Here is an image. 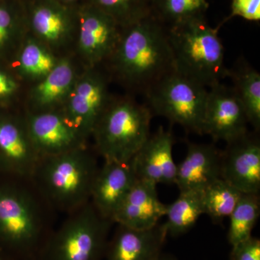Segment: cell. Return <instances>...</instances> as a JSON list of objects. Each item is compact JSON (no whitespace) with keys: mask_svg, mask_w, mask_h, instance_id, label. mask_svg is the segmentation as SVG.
Returning <instances> with one entry per match:
<instances>
[{"mask_svg":"<svg viewBox=\"0 0 260 260\" xmlns=\"http://www.w3.org/2000/svg\"><path fill=\"white\" fill-rule=\"evenodd\" d=\"M105 64L109 79L122 85L129 95L145 97L176 72L167 27L151 14L121 28L119 42Z\"/></svg>","mask_w":260,"mask_h":260,"instance_id":"1","label":"cell"},{"mask_svg":"<svg viewBox=\"0 0 260 260\" xmlns=\"http://www.w3.org/2000/svg\"><path fill=\"white\" fill-rule=\"evenodd\" d=\"M218 28H212L205 16L167 27L176 72L193 81L211 88L228 77L225 50Z\"/></svg>","mask_w":260,"mask_h":260,"instance_id":"2","label":"cell"},{"mask_svg":"<svg viewBox=\"0 0 260 260\" xmlns=\"http://www.w3.org/2000/svg\"><path fill=\"white\" fill-rule=\"evenodd\" d=\"M99 167L86 147L40 158L32 179L54 206L72 212L90 202Z\"/></svg>","mask_w":260,"mask_h":260,"instance_id":"3","label":"cell"},{"mask_svg":"<svg viewBox=\"0 0 260 260\" xmlns=\"http://www.w3.org/2000/svg\"><path fill=\"white\" fill-rule=\"evenodd\" d=\"M49 237L31 193L18 184H0V248L15 260H44Z\"/></svg>","mask_w":260,"mask_h":260,"instance_id":"4","label":"cell"},{"mask_svg":"<svg viewBox=\"0 0 260 260\" xmlns=\"http://www.w3.org/2000/svg\"><path fill=\"white\" fill-rule=\"evenodd\" d=\"M153 114L133 95L112 98L93 132L104 161H130L150 137Z\"/></svg>","mask_w":260,"mask_h":260,"instance_id":"5","label":"cell"},{"mask_svg":"<svg viewBox=\"0 0 260 260\" xmlns=\"http://www.w3.org/2000/svg\"><path fill=\"white\" fill-rule=\"evenodd\" d=\"M112 223L89 202L70 213L66 221L50 236L44 260H100L107 251Z\"/></svg>","mask_w":260,"mask_h":260,"instance_id":"6","label":"cell"},{"mask_svg":"<svg viewBox=\"0 0 260 260\" xmlns=\"http://www.w3.org/2000/svg\"><path fill=\"white\" fill-rule=\"evenodd\" d=\"M208 90L177 72L168 75L145 96V104L155 115L203 135V120Z\"/></svg>","mask_w":260,"mask_h":260,"instance_id":"7","label":"cell"},{"mask_svg":"<svg viewBox=\"0 0 260 260\" xmlns=\"http://www.w3.org/2000/svg\"><path fill=\"white\" fill-rule=\"evenodd\" d=\"M77 79L61 110L68 121L86 141L93 134L98 121L110 102L108 75L96 68H88Z\"/></svg>","mask_w":260,"mask_h":260,"instance_id":"8","label":"cell"},{"mask_svg":"<svg viewBox=\"0 0 260 260\" xmlns=\"http://www.w3.org/2000/svg\"><path fill=\"white\" fill-rule=\"evenodd\" d=\"M245 111L232 87L221 83L208 90L203 120V135L215 141L231 143L248 133Z\"/></svg>","mask_w":260,"mask_h":260,"instance_id":"9","label":"cell"},{"mask_svg":"<svg viewBox=\"0 0 260 260\" xmlns=\"http://www.w3.org/2000/svg\"><path fill=\"white\" fill-rule=\"evenodd\" d=\"M25 121L32 144L40 158L85 146V140L61 109L30 112Z\"/></svg>","mask_w":260,"mask_h":260,"instance_id":"10","label":"cell"},{"mask_svg":"<svg viewBox=\"0 0 260 260\" xmlns=\"http://www.w3.org/2000/svg\"><path fill=\"white\" fill-rule=\"evenodd\" d=\"M222 151L221 179L243 194L260 191V142L248 132Z\"/></svg>","mask_w":260,"mask_h":260,"instance_id":"11","label":"cell"},{"mask_svg":"<svg viewBox=\"0 0 260 260\" xmlns=\"http://www.w3.org/2000/svg\"><path fill=\"white\" fill-rule=\"evenodd\" d=\"M39 160L25 121L0 116V170L18 179H30Z\"/></svg>","mask_w":260,"mask_h":260,"instance_id":"12","label":"cell"},{"mask_svg":"<svg viewBox=\"0 0 260 260\" xmlns=\"http://www.w3.org/2000/svg\"><path fill=\"white\" fill-rule=\"evenodd\" d=\"M138 179L133 160L104 161L94 180L90 202L102 217L112 221L116 210Z\"/></svg>","mask_w":260,"mask_h":260,"instance_id":"13","label":"cell"},{"mask_svg":"<svg viewBox=\"0 0 260 260\" xmlns=\"http://www.w3.org/2000/svg\"><path fill=\"white\" fill-rule=\"evenodd\" d=\"M121 28L102 10L85 15L80 22L78 49L88 68L105 63L116 47Z\"/></svg>","mask_w":260,"mask_h":260,"instance_id":"14","label":"cell"},{"mask_svg":"<svg viewBox=\"0 0 260 260\" xmlns=\"http://www.w3.org/2000/svg\"><path fill=\"white\" fill-rule=\"evenodd\" d=\"M174 138L160 126L132 159L138 179L155 184H175L177 165L173 158Z\"/></svg>","mask_w":260,"mask_h":260,"instance_id":"15","label":"cell"},{"mask_svg":"<svg viewBox=\"0 0 260 260\" xmlns=\"http://www.w3.org/2000/svg\"><path fill=\"white\" fill-rule=\"evenodd\" d=\"M156 186L138 179L113 216V223L139 230L158 225L166 216L167 205L159 200Z\"/></svg>","mask_w":260,"mask_h":260,"instance_id":"16","label":"cell"},{"mask_svg":"<svg viewBox=\"0 0 260 260\" xmlns=\"http://www.w3.org/2000/svg\"><path fill=\"white\" fill-rule=\"evenodd\" d=\"M222 151L215 145L189 143L185 158L177 165L175 184L180 192L203 191L221 178Z\"/></svg>","mask_w":260,"mask_h":260,"instance_id":"17","label":"cell"},{"mask_svg":"<svg viewBox=\"0 0 260 260\" xmlns=\"http://www.w3.org/2000/svg\"><path fill=\"white\" fill-rule=\"evenodd\" d=\"M118 225L107 245V260L158 259L168 236L164 224L144 230Z\"/></svg>","mask_w":260,"mask_h":260,"instance_id":"18","label":"cell"},{"mask_svg":"<svg viewBox=\"0 0 260 260\" xmlns=\"http://www.w3.org/2000/svg\"><path fill=\"white\" fill-rule=\"evenodd\" d=\"M77 79L71 61L68 59H59L54 69L38 81L30 92V112L61 109Z\"/></svg>","mask_w":260,"mask_h":260,"instance_id":"19","label":"cell"},{"mask_svg":"<svg viewBox=\"0 0 260 260\" xmlns=\"http://www.w3.org/2000/svg\"><path fill=\"white\" fill-rule=\"evenodd\" d=\"M228 77L232 80V88L242 103L249 124L254 131L260 129V74L257 70L239 59L234 68L229 69Z\"/></svg>","mask_w":260,"mask_h":260,"instance_id":"20","label":"cell"},{"mask_svg":"<svg viewBox=\"0 0 260 260\" xmlns=\"http://www.w3.org/2000/svg\"><path fill=\"white\" fill-rule=\"evenodd\" d=\"M203 214V191H181L172 204L167 205L164 225L168 235L178 237L189 232Z\"/></svg>","mask_w":260,"mask_h":260,"instance_id":"21","label":"cell"},{"mask_svg":"<svg viewBox=\"0 0 260 260\" xmlns=\"http://www.w3.org/2000/svg\"><path fill=\"white\" fill-rule=\"evenodd\" d=\"M32 26L39 38L37 40L52 51L70 40L68 20L61 12L51 7L42 6L35 10Z\"/></svg>","mask_w":260,"mask_h":260,"instance_id":"22","label":"cell"},{"mask_svg":"<svg viewBox=\"0 0 260 260\" xmlns=\"http://www.w3.org/2000/svg\"><path fill=\"white\" fill-rule=\"evenodd\" d=\"M58 61L47 46L37 39H28L20 49L17 66L24 78L39 81L54 69Z\"/></svg>","mask_w":260,"mask_h":260,"instance_id":"23","label":"cell"},{"mask_svg":"<svg viewBox=\"0 0 260 260\" xmlns=\"http://www.w3.org/2000/svg\"><path fill=\"white\" fill-rule=\"evenodd\" d=\"M260 214L259 194H242L230 216L228 239L232 246L251 237Z\"/></svg>","mask_w":260,"mask_h":260,"instance_id":"24","label":"cell"},{"mask_svg":"<svg viewBox=\"0 0 260 260\" xmlns=\"http://www.w3.org/2000/svg\"><path fill=\"white\" fill-rule=\"evenodd\" d=\"M242 194L220 178L203 190L204 214L216 223L221 222L230 216Z\"/></svg>","mask_w":260,"mask_h":260,"instance_id":"25","label":"cell"},{"mask_svg":"<svg viewBox=\"0 0 260 260\" xmlns=\"http://www.w3.org/2000/svg\"><path fill=\"white\" fill-rule=\"evenodd\" d=\"M207 0H154L152 14L166 27L205 16Z\"/></svg>","mask_w":260,"mask_h":260,"instance_id":"26","label":"cell"},{"mask_svg":"<svg viewBox=\"0 0 260 260\" xmlns=\"http://www.w3.org/2000/svg\"><path fill=\"white\" fill-rule=\"evenodd\" d=\"M97 8L112 17L121 28L152 14L154 0H95Z\"/></svg>","mask_w":260,"mask_h":260,"instance_id":"27","label":"cell"},{"mask_svg":"<svg viewBox=\"0 0 260 260\" xmlns=\"http://www.w3.org/2000/svg\"><path fill=\"white\" fill-rule=\"evenodd\" d=\"M230 260H260V240L252 236L232 246Z\"/></svg>","mask_w":260,"mask_h":260,"instance_id":"28","label":"cell"},{"mask_svg":"<svg viewBox=\"0 0 260 260\" xmlns=\"http://www.w3.org/2000/svg\"><path fill=\"white\" fill-rule=\"evenodd\" d=\"M242 17L250 21H259L260 0H232V13L229 18Z\"/></svg>","mask_w":260,"mask_h":260,"instance_id":"29","label":"cell"},{"mask_svg":"<svg viewBox=\"0 0 260 260\" xmlns=\"http://www.w3.org/2000/svg\"><path fill=\"white\" fill-rule=\"evenodd\" d=\"M13 32V19L5 8H0V49L6 46Z\"/></svg>","mask_w":260,"mask_h":260,"instance_id":"30","label":"cell"},{"mask_svg":"<svg viewBox=\"0 0 260 260\" xmlns=\"http://www.w3.org/2000/svg\"><path fill=\"white\" fill-rule=\"evenodd\" d=\"M19 85L13 77L0 70V100H6L18 92Z\"/></svg>","mask_w":260,"mask_h":260,"instance_id":"31","label":"cell"},{"mask_svg":"<svg viewBox=\"0 0 260 260\" xmlns=\"http://www.w3.org/2000/svg\"><path fill=\"white\" fill-rule=\"evenodd\" d=\"M0 260H15L0 248Z\"/></svg>","mask_w":260,"mask_h":260,"instance_id":"32","label":"cell"},{"mask_svg":"<svg viewBox=\"0 0 260 260\" xmlns=\"http://www.w3.org/2000/svg\"><path fill=\"white\" fill-rule=\"evenodd\" d=\"M158 260H175L171 256L160 255Z\"/></svg>","mask_w":260,"mask_h":260,"instance_id":"33","label":"cell"},{"mask_svg":"<svg viewBox=\"0 0 260 260\" xmlns=\"http://www.w3.org/2000/svg\"><path fill=\"white\" fill-rule=\"evenodd\" d=\"M64 1H74V0H64Z\"/></svg>","mask_w":260,"mask_h":260,"instance_id":"34","label":"cell"}]
</instances>
